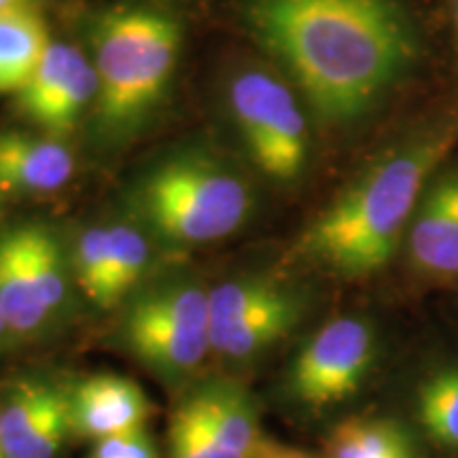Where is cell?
Masks as SVG:
<instances>
[{
	"mask_svg": "<svg viewBox=\"0 0 458 458\" xmlns=\"http://www.w3.org/2000/svg\"><path fill=\"white\" fill-rule=\"evenodd\" d=\"M91 38L102 128L130 130L162 98L181 49V28L162 11L125 7L102 15Z\"/></svg>",
	"mask_w": 458,
	"mask_h": 458,
	"instance_id": "cell-3",
	"label": "cell"
},
{
	"mask_svg": "<svg viewBox=\"0 0 458 458\" xmlns=\"http://www.w3.org/2000/svg\"><path fill=\"white\" fill-rule=\"evenodd\" d=\"M136 206L165 242L198 246L238 232L253 210V193L225 165L187 156L148 172L136 189Z\"/></svg>",
	"mask_w": 458,
	"mask_h": 458,
	"instance_id": "cell-4",
	"label": "cell"
},
{
	"mask_svg": "<svg viewBox=\"0 0 458 458\" xmlns=\"http://www.w3.org/2000/svg\"><path fill=\"white\" fill-rule=\"evenodd\" d=\"M246 20L327 125L369 113L418 57L399 0H250Z\"/></svg>",
	"mask_w": 458,
	"mask_h": 458,
	"instance_id": "cell-1",
	"label": "cell"
},
{
	"mask_svg": "<svg viewBox=\"0 0 458 458\" xmlns=\"http://www.w3.org/2000/svg\"><path fill=\"white\" fill-rule=\"evenodd\" d=\"M433 125L388 148L297 238L293 255L340 280H368L397 257L418 199L456 142Z\"/></svg>",
	"mask_w": 458,
	"mask_h": 458,
	"instance_id": "cell-2",
	"label": "cell"
},
{
	"mask_svg": "<svg viewBox=\"0 0 458 458\" xmlns=\"http://www.w3.org/2000/svg\"><path fill=\"white\" fill-rule=\"evenodd\" d=\"M148 266V244L131 225L108 227V310L139 289Z\"/></svg>",
	"mask_w": 458,
	"mask_h": 458,
	"instance_id": "cell-20",
	"label": "cell"
},
{
	"mask_svg": "<svg viewBox=\"0 0 458 458\" xmlns=\"http://www.w3.org/2000/svg\"><path fill=\"white\" fill-rule=\"evenodd\" d=\"M88 458H159L157 445L147 428L98 439Z\"/></svg>",
	"mask_w": 458,
	"mask_h": 458,
	"instance_id": "cell-23",
	"label": "cell"
},
{
	"mask_svg": "<svg viewBox=\"0 0 458 458\" xmlns=\"http://www.w3.org/2000/svg\"><path fill=\"white\" fill-rule=\"evenodd\" d=\"M306 312L308 300L301 291L280 283L250 310L210 323L213 354L227 363H250L293 335L306 318Z\"/></svg>",
	"mask_w": 458,
	"mask_h": 458,
	"instance_id": "cell-11",
	"label": "cell"
},
{
	"mask_svg": "<svg viewBox=\"0 0 458 458\" xmlns=\"http://www.w3.org/2000/svg\"><path fill=\"white\" fill-rule=\"evenodd\" d=\"M71 427L77 437H113L145 428L153 405L139 382L117 374L83 377L68 391Z\"/></svg>",
	"mask_w": 458,
	"mask_h": 458,
	"instance_id": "cell-13",
	"label": "cell"
},
{
	"mask_svg": "<svg viewBox=\"0 0 458 458\" xmlns=\"http://www.w3.org/2000/svg\"><path fill=\"white\" fill-rule=\"evenodd\" d=\"M185 399L213 442L242 458H255L263 433L259 410L249 388L233 380H208Z\"/></svg>",
	"mask_w": 458,
	"mask_h": 458,
	"instance_id": "cell-14",
	"label": "cell"
},
{
	"mask_svg": "<svg viewBox=\"0 0 458 458\" xmlns=\"http://www.w3.org/2000/svg\"><path fill=\"white\" fill-rule=\"evenodd\" d=\"M74 159L64 145L20 131L0 134V191L49 193L71 181Z\"/></svg>",
	"mask_w": 458,
	"mask_h": 458,
	"instance_id": "cell-15",
	"label": "cell"
},
{
	"mask_svg": "<svg viewBox=\"0 0 458 458\" xmlns=\"http://www.w3.org/2000/svg\"><path fill=\"white\" fill-rule=\"evenodd\" d=\"M382 359L380 325L365 314H337L293 354L283 376V394L303 416L334 414L368 388Z\"/></svg>",
	"mask_w": 458,
	"mask_h": 458,
	"instance_id": "cell-6",
	"label": "cell"
},
{
	"mask_svg": "<svg viewBox=\"0 0 458 458\" xmlns=\"http://www.w3.org/2000/svg\"><path fill=\"white\" fill-rule=\"evenodd\" d=\"M34 0H0V13L3 11H11V9H21V7H32Z\"/></svg>",
	"mask_w": 458,
	"mask_h": 458,
	"instance_id": "cell-25",
	"label": "cell"
},
{
	"mask_svg": "<svg viewBox=\"0 0 458 458\" xmlns=\"http://www.w3.org/2000/svg\"><path fill=\"white\" fill-rule=\"evenodd\" d=\"M233 119L255 164L274 181L291 182L308 159V128L293 91L263 71H246L229 89Z\"/></svg>",
	"mask_w": 458,
	"mask_h": 458,
	"instance_id": "cell-7",
	"label": "cell"
},
{
	"mask_svg": "<svg viewBox=\"0 0 458 458\" xmlns=\"http://www.w3.org/2000/svg\"><path fill=\"white\" fill-rule=\"evenodd\" d=\"M452 24H454V32H456V47H458V0H454V4H452Z\"/></svg>",
	"mask_w": 458,
	"mask_h": 458,
	"instance_id": "cell-27",
	"label": "cell"
},
{
	"mask_svg": "<svg viewBox=\"0 0 458 458\" xmlns=\"http://www.w3.org/2000/svg\"><path fill=\"white\" fill-rule=\"evenodd\" d=\"M114 340L168 386L202 369L210 346V289L198 280H164L125 297Z\"/></svg>",
	"mask_w": 458,
	"mask_h": 458,
	"instance_id": "cell-5",
	"label": "cell"
},
{
	"mask_svg": "<svg viewBox=\"0 0 458 458\" xmlns=\"http://www.w3.org/2000/svg\"><path fill=\"white\" fill-rule=\"evenodd\" d=\"M255 458H317L310 452L295 448V445H286L278 439L263 435L259 445L255 450Z\"/></svg>",
	"mask_w": 458,
	"mask_h": 458,
	"instance_id": "cell-24",
	"label": "cell"
},
{
	"mask_svg": "<svg viewBox=\"0 0 458 458\" xmlns=\"http://www.w3.org/2000/svg\"><path fill=\"white\" fill-rule=\"evenodd\" d=\"M26 246L38 295H41L51 318H60L68 308L71 284H68L66 266L62 261L57 240L45 227L26 225Z\"/></svg>",
	"mask_w": 458,
	"mask_h": 458,
	"instance_id": "cell-19",
	"label": "cell"
},
{
	"mask_svg": "<svg viewBox=\"0 0 458 458\" xmlns=\"http://www.w3.org/2000/svg\"><path fill=\"white\" fill-rule=\"evenodd\" d=\"M323 458H428L401 416H348L329 428Z\"/></svg>",
	"mask_w": 458,
	"mask_h": 458,
	"instance_id": "cell-16",
	"label": "cell"
},
{
	"mask_svg": "<svg viewBox=\"0 0 458 458\" xmlns=\"http://www.w3.org/2000/svg\"><path fill=\"white\" fill-rule=\"evenodd\" d=\"M7 458H55L72 435L68 391L47 377H21L0 403Z\"/></svg>",
	"mask_w": 458,
	"mask_h": 458,
	"instance_id": "cell-9",
	"label": "cell"
},
{
	"mask_svg": "<svg viewBox=\"0 0 458 458\" xmlns=\"http://www.w3.org/2000/svg\"><path fill=\"white\" fill-rule=\"evenodd\" d=\"M399 416L414 428L428 458H458V351L418 365Z\"/></svg>",
	"mask_w": 458,
	"mask_h": 458,
	"instance_id": "cell-12",
	"label": "cell"
},
{
	"mask_svg": "<svg viewBox=\"0 0 458 458\" xmlns=\"http://www.w3.org/2000/svg\"><path fill=\"white\" fill-rule=\"evenodd\" d=\"M0 458H7V454H4V444H3V427H0Z\"/></svg>",
	"mask_w": 458,
	"mask_h": 458,
	"instance_id": "cell-28",
	"label": "cell"
},
{
	"mask_svg": "<svg viewBox=\"0 0 458 458\" xmlns=\"http://www.w3.org/2000/svg\"><path fill=\"white\" fill-rule=\"evenodd\" d=\"M9 335H11L9 325H7V320H4V317H3V310H0V348L4 346V340H7Z\"/></svg>",
	"mask_w": 458,
	"mask_h": 458,
	"instance_id": "cell-26",
	"label": "cell"
},
{
	"mask_svg": "<svg viewBox=\"0 0 458 458\" xmlns=\"http://www.w3.org/2000/svg\"><path fill=\"white\" fill-rule=\"evenodd\" d=\"M0 310L11 335L17 337L41 334L54 320L32 278L26 227L11 229L0 236Z\"/></svg>",
	"mask_w": 458,
	"mask_h": 458,
	"instance_id": "cell-17",
	"label": "cell"
},
{
	"mask_svg": "<svg viewBox=\"0 0 458 458\" xmlns=\"http://www.w3.org/2000/svg\"><path fill=\"white\" fill-rule=\"evenodd\" d=\"M51 45L47 24L32 7L0 13V94L21 91Z\"/></svg>",
	"mask_w": 458,
	"mask_h": 458,
	"instance_id": "cell-18",
	"label": "cell"
},
{
	"mask_svg": "<svg viewBox=\"0 0 458 458\" xmlns=\"http://www.w3.org/2000/svg\"><path fill=\"white\" fill-rule=\"evenodd\" d=\"M168 458H242L233 452L221 448L213 442L202 422L198 420L191 403L182 399L176 405L170 420L168 435Z\"/></svg>",
	"mask_w": 458,
	"mask_h": 458,
	"instance_id": "cell-22",
	"label": "cell"
},
{
	"mask_svg": "<svg viewBox=\"0 0 458 458\" xmlns=\"http://www.w3.org/2000/svg\"><path fill=\"white\" fill-rule=\"evenodd\" d=\"M410 272L425 284H458V165L428 181L403 238Z\"/></svg>",
	"mask_w": 458,
	"mask_h": 458,
	"instance_id": "cell-8",
	"label": "cell"
},
{
	"mask_svg": "<svg viewBox=\"0 0 458 458\" xmlns=\"http://www.w3.org/2000/svg\"><path fill=\"white\" fill-rule=\"evenodd\" d=\"M72 270L85 297L108 310V227H89L79 236Z\"/></svg>",
	"mask_w": 458,
	"mask_h": 458,
	"instance_id": "cell-21",
	"label": "cell"
},
{
	"mask_svg": "<svg viewBox=\"0 0 458 458\" xmlns=\"http://www.w3.org/2000/svg\"><path fill=\"white\" fill-rule=\"evenodd\" d=\"M98 94L96 68L71 45L51 43L47 54L17 91V105L34 123L49 131L71 130Z\"/></svg>",
	"mask_w": 458,
	"mask_h": 458,
	"instance_id": "cell-10",
	"label": "cell"
}]
</instances>
